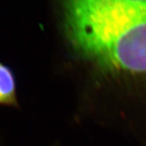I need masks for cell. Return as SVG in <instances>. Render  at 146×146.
Returning a JSON list of instances; mask_svg holds the SVG:
<instances>
[{"label":"cell","instance_id":"1","mask_svg":"<svg viewBox=\"0 0 146 146\" xmlns=\"http://www.w3.org/2000/svg\"><path fill=\"white\" fill-rule=\"evenodd\" d=\"M64 24L82 55L102 67L146 74V1L65 2Z\"/></svg>","mask_w":146,"mask_h":146},{"label":"cell","instance_id":"2","mask_svg":"<svg viewBox=\"0 0 146 146\" xmlns=\"http://www.w3.org/2000/svg\"><path fill=\"white\" fill-rule=\"evenodd\" d=\"M0 104H17L15 78L9 67L0 62Z\"/></svg>","mask_w":146,"mask_h":146}]
</instances>
